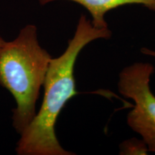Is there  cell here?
Returning <instances> with one entry per match:
<instances>
[{
	"instance_id": "cell-1",
	"label": "cell",
	"mask_w": 155,
	"mask_h": 155,
	"mask_svg": "<svg viewBox=\"0 0 155 155\" xmlns=\"http://www.w3.org/2000/svg\"><path fill=\"white\" fill-rule=\"evenodd\" d=\"M111 31L96 28L82 15L74 35L59 57L50 62L43 84L44 96L40 110L26 129L19 134L15 152L17 155H74L65 150L56 137L55 124L62 109L77 96L74 66L85 46L98 39H109Z\"/></svg>"
},
{
	"instance_id": "cell-2",
	"label": "cell",
	"mask_w": 155,
	"mask_h": 155,
	"mask_svg": "<svg viewBox=\"0 0 155 155\" xmlns=\"http://www.w3.org/2000/svg\"><path fill=\"white\" fill-rule=\"evenodd\" d=\"M52 57L41 47L38 29L28 25L0 48V86L14 97L12 127L20 134L37 113L36 104Z\"/></svg>"
},
{
	"instance_id": "cell-3",
	"label": "cell",
	"mask_w": 155,
	"mask_h": 155,
	"mask_svg": "<svg viewBox=\"0 0 155 155\" xmlns=\"http://www.w3.org/2000/svg\"><path fill=\"white\" fill-rule=\"evenodd\" d=\"M154 72L152 64L134 63L122 70L118 83L120 94L134 101L127 115L128 125L141 135L151 152H155V96L150 87Z\"/></svg>"
},
{
	"instance_id": "cell-4",
	"label": "cell",
	"mask_w": 155,
	"mask_h": 155,
	"mask_svg": "<svg viewBox=\"0 0 155 155\" xmlns=\"http://www.w3.org/2000/svg\"><path fill=\"white\" fill-rule=\"evenodd\" d=\"M57 0H38L41 5H45ZM76 2L89 12L92 17L91 23L96 28H106L108 24L105 15L108 11L126 5H141L155 12V0H68Z\"/></svg>"
},
{
	"instance_id": "cell-5",
	"label": "cell",
	"mask_w": 155,
	"mask_h": 155,
	"mask_svg": "<svg viewBox=\"0 0 155 155\" xmlns=\"http://www.w3.org/2000/svg\"><path fill=\"white\" fill-rule=\"evenodd\" d=\"M148 152L147 146L142 139L133 138L123 141L120 145V154H147Z\"/></svg>"
},
{
	"instance_id": "cell-6",
	"label": "cell",
	"mask_w": 155,
	"mask_h": 155,
	"mask_svg": "<svg viewBox=\"0 0 155 155\" xmlns=\"http://www.w3.org/2000/svg\"><path fill=\"white\" fill-rule=\"evenodd\" d=\"M141 52L143 54H144V55L152 56V57L155 58V51H154V50H152L150 49H148V48H141Z\"/></svg>"
},
{
	"instance_id": "cell-7",
	"label": "cell",
	"mask_w": 155,
	"mask_h": 155,
	"mask_svg": "<svg viewBox=\"0 0 155 155\" xmlns=\"http://www.w3.org/2000/svg\"><path fill=\"white\" fill-rule=\"evenodd\" d=\"M5 42L6 41H5V40H4V38H2V37L0 35V48H1L2 46L5 43Z\"/></svg>"
}]
</instances>
